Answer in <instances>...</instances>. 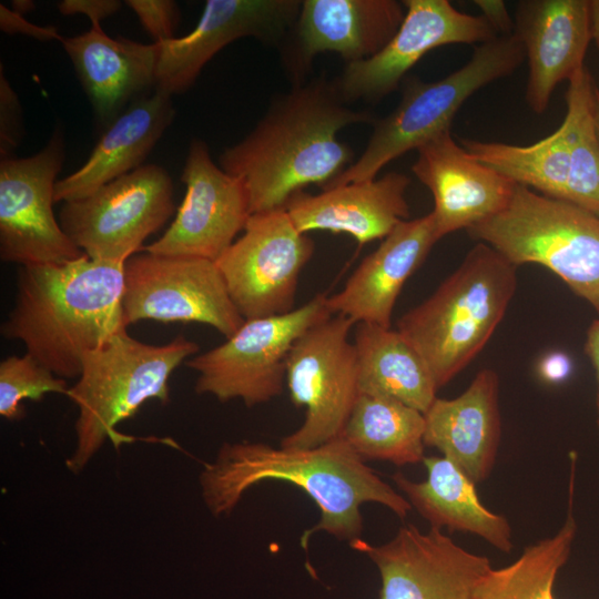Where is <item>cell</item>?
Segmentation results:
<instances>
[{"label": "cell", "instance_id": "6da1fadb", "mask_svg": "<svg viewBox=\"0 0 599 599\" xmlns=\"http://www.w3.org/2000/svg\"><path fill=\"white\" fill-rule=\"evenodd\" d=\"M374 121L343 99L334 80L318 77L277 97L219 165L243 182L252 214L283 209L295 193L312 184L323 190L353 163L352 149L338 140L342 129Z\"/></svg>", "mask_w": 599, "mask_h": 599}, {"label": "cell", "instance_id": "7a4b0ae2", "mask_svg": "<svg viewBox=\"0 0 599 599\" xmlns=\"http://www.w3.org/2000/svg\"><path fill=\"white\" fill-rule=\"evenodd\" d=\"M265 480L291 483L318 506L319 521L301 538L304 549L318 531L349 542L359 539L365 502H378L399 518L412 510L342 437L313 448L225 443L200 475L202 497L214 516L230 514L248 488Z\"/></svg>", "mask_w": 599, "mask_h": 599}, {"label": "cell", "instance_id": "3957f363", "mask_svg": "<svg viewBox=\"0 0 599 599\" xmlns=\"http://www.w3.org/2000/svg\"><path fill=\"white\" fill-rule=\"evenodd\" d=\"M123 286L124 263L85 254L61 264L21 266L1 334L21 341L57 376L79 377L85 354L126 331Z\"/></svg>", "mask_w": 599, "mask_h": 599}, {"label": "cell", "instance_id": "277c9868", "mask_svg": "<svg viewBox=\"0 0 599 599\" xmlns=\"http://www.w3.org/2000/svg\"><path fill=\"white\" fill-rule=\"evenodd\" d=\"M517 266L479 242L424 302L402 315L397 331L425 362L437 389L484 348L517 286Z\"/></svg>", "mask_w": 599, "mask_h": 599}, {"label": "cell", "instance_id": "5b68a950", "mask_svg": "<svg viewBox=\"0 0 599 599\" xmlns=\"http://www.w3.org/2000/svg\"><path fill=\"white\" fill-rule=\"evenodd\" d=\"M197 351L199 345L183 335L150 345L125 331L85 354L78 382L67 394L79 408L75 448L67 467L80 473L108 439L115 448L130 441L115 426L150 399L166 404L171 374Z\"/></svg>", "mask_w": 599, "mask_h": 599}, {"label": "cell", "instance_id": "8992f818", "mask_svg": "<svg viewBox=\"0 0 599 599\" xmlns=\"http://www.w3.org/2000/svg\"><path fill=\"white\" fill-rule=\"evenodd\" d=\"M525 59L524 47L512 33L477 45L465 65L441 80L406 77L399 103L372 123L362 155L323 190L373 180L390 161L450 131L455 115L471 95L511 74Z\"/></svg>", "mask_w": 599, "mask_h": 599}, {"label": "cell", "instance_id": "52a82bcc", "mask_svg": "<svg viewBox=\"0 0 599 599\" xmlns=\"http://www.w3.org/2000/svg\"><path fill=\"white\" fill-rule=\"evenodd\" d=\"M466 231L517 267L545 266L599 316L598 215L516 184L504 210Z\"/></svg>", "mask_w": 599, "mask_h": 599}, {"label": "cell", "instance_id": "ba28073f", "mask_svg": "<svg viewBox=\"0 0 599 599\" xmlns=\"http://www.w3.org/2000/svg\"><path fill=\"white\" fill-rule=\"evenodd\" d=\"M327 296L317 294L290 313L245 319L226 341L185 364L197 373L195 392L222 403L241 399L247 407L267 403L283 392L286 359L295 341L328 318Z\"/></svg>", "mask_w": 599, "mask_h": 599}, {"label": "cell", "instance_id": "9c48e42d", "mask_svg": "<svg viewBox=\"0 0 599 599\" xmlns=\"http://www.w3.org/2000/svg\"><path fill=\"white\" fill-rule=\"evenodd\" d=\"M174 210L169 172L158 164H143L85 197L64 202L58 220L90 258L125 263Z\"/></svg>", "mask_w": 599, "mask_h": 599}, {"label": "cell", "instance_id": "30bf717a", "mask_svg": "<svg viewBox=\"0 0 599 599\" xmlns=\"http://www.w3.org/2000/svg\"><path fill=\"white\" fill-rule=\"evenodd\" d=\"M356 324L332 315L305 331L286 359L291 400L305 407L303 424L282 447L313 448L341 437L359 395L358 366L349 333Z\"/></svg>", "mask_w": 599, "mask_h": 599}, {"label": "cell", "instance_id": "8fae6325", "mask_svg": "<svg viewBox=\"0 0 599 599\" xmlns=\"http://www.w3.org/2000/svg\"><path fill=\"white\" fill-rule=\"evenodd\" d=\"M315 251L287 211L252 214L243 234L215 262L230 296L245 319L295 309L300 275Z\"/></svg>", "mask_w": 599, "mask_h": 599}, {"label": "cell", "instance_id": "7c38bea8", "mask_svg": "<svg viewBox=\"0 0 599 599\" xmlns=\"http://www.w3.org/2000/svg\"><path fill=\"white\" fill-rule=\"evenodd\" d=\"M122 311L126 327L142 319L196 322L226 338L245 322L214 261L148 252L124 263Z\"/></svg>", "mask_w": 599, "mask_h": 599}, {"label": "cell", "instance_id": "4fadbf2b", "mask_svg": "<svg viewBox=\"0 0 599 599\" xmlns=\"http://www.w3.org/2000/svg\"><path fill=\"white\" fill-rule=\"evenodd\" d=\"M65 158L63 133L57 128L38 153L0 160V257L21 266L61 264L84 253L57 220L54 186Z\"/></svg>", "mask_w": 599, "mask_h": 599}, {"label": "cell", "instance_id": "5bb4252c", "mask_svg": "<svg viewBox=\"0 0 599 599\" xmlns=\"http://www.w3.org/2000/svg\"><path fill=\"white\" fill-rule=\"evenodd\" d=\"M404 19L373 57L346 64L334 81L343 99L377 103L394 92L429 51L447 44H481L498 37L483 16L457 10L448 0H405Z\"/></svg>", "mask_w": 599, "mask_h": 599}, {"label": "cell", "instance_id": "9a60e30c", "mask_svg": "<svg viewBox=\"0 0 599 599\" xmlns=\"http://www.w3.org/2000/svg\"><path fill=\"white\" fill-rule=\"evenodd\" d=\"M181 180L186 191L175 219L144 250L216 262L252 215L247 191L238 177L214 163L207 144L196 138L190 143Z\"/></svg>", "mask_w": 599, "mask_h": 599}, {"label": "cell", "instance_id": "2e32d148", "mask_svg": "<svg viewBox=\"0 0 599 599\" xmlns=\"http://www.w3.org/2000/svg\"><path fill=\"white\" fill-rule=\"evenodd\" d=\"M366 555L380 576L379 599H474L477 583L491 568L486 556L458 546L440 529L400 527L388 542H349Z\"/></svg>", "mask_w": 599, "mask_h": 599}, {"label": "cell", "instance_id": "e0dca14e", "mask_svg": "<svg viewBox=\"0 0 599 599\" xmlns=\"http://www.w3.org/2000/svg\"><path fill=\"white\" fill-rule=\"evenodd\" d=\"M301 6L297 0H207L190 33L159 43L155 90L171 97L186 91L203 67L237 39L280 44L294 28Z\"/></svg>", "mask_w": 599, "mask_h": 599}, {"label": "cell", "instance_id": "ac0fdd59", "mask_svg": "<svg viewBox=\"0 0 599 599\" xmlns=\"http://www.w3.org/2000/svg\"><path fill=\"white\" fill-rule=\"evenodd\" d=\"M404 16L396 0H303L288 34L286 68L300 84L319 53L335 52L346 64L368 59L389 42Z\"/></svg>", "mask_w": 599, "mask_h": 599}, {"label": "cell", "instance_id": "d6986e66", "mask_svg": "<svg viewBox=\"0 0 599 599\" xmlns=\"http://www.w3.org/2000/svg\"><path fill=\"white\" fill-rule=\"evenodd\" d=\"M417 154L412 171L433 195L439 238L498 214L514 193V182L471 158L450 131L419 146Z\"/></svg>", "mask_w": 599, "mask_h": 599}, {"label": "cell", "instance_id": "ffe728a7", "mask_svg": "<svg viewBox=\"0 0 599 599\" xmlns=\"http://www.w3.org/2000/svg\"><path fill=\"white\" fill-rule=\"evenodd\" d=\"M514 34L528 61L526 102L542 114L556 87L581 69L591 39L589 0H525Z\"/></svg>", "mask_w": 599, "mask_h": 599}, {"label": "cell", "instance_id": "44dd1931", "mask_svg": "<svg viewBox=\"0 0 599 599\" xmlns=\"http://www.w3.org/2000/svg\"><path fill=\"white\" fill-rule=\"evenodd\" d=\"M432 213L400 222L355 268L326 303L333 315L355 324L390 328L393 309L407 280L439 241Z\"/></svg>", "mask_w": 599, "mask_h": 599}, {"label": "cell", "instance_id": "7402d4cb", "mask_svg": "<svg viewBox=\"0 0 599 599\" xmlns=\"http://www.w3.org/2000/svg\"><path fill=\"white\" fill-rule=\"evenodd\" d=\"M409 184L406 174L389 172L316 194L300 191L284 209L303 233H345L363 245L385 238L400 222L408 220L406 191Z\"/></svg>", "mask_w": 599, "mask_h": 599}, {"label": "cell", "instance_id": "603a6c76", "mask_svg": "<svg viewBox=\"0 0 599 599\" xmlns=\"http://www.w3.org/2000/svg\"><path fill=\"white\" fill-rule=\"evenodd\" d=\"M92 104L97 120L109 126L126 108L155 89L160 44L109 37L101 23L60 41Z\"/></svg>", "mask_w": 599, "mask_h": 599}, {"label": "cell", "instance_id": "cb8c5ba5", "mask_svg": "<svg viewBox=\"0 0 599 599\" xmlns=\"http://www.w3.org/2000/svg\"><path fill=\"white\" fill-rule=\"evenodd\" d=\"M499 379L481 369L459 396L433 402L425 417V446L435 447L474 484L490 475L500 441Z\"/></svg>", "mask_w": 599, "mask_h": 599}, {"label": "cell", "instance_id": "d4e9b609", "mask_svg": "<svg viewBox=\"0 0 599 599\" xmlns=\"http://www.w3.org/2000/svg\"><path fill=\"white\" fill-rule=\"evenodd\" d=\"M174 116L172 97L160 90L130 104L105 129L84 164L57 181L54 203L85 197L142 166Z\"/></svg>", "mask_w": 599, "mask_h": 599}, {"label": "cell", "instance_id": "484cf974", "mask_svg": "<svg viewBox=\"0 0 599 599\" xmlns=\"http://www.w3.org/2000/svg\"><path fill=\"white\" fill-rule=\"evenodd\" d=\"M427 470L424 481H413L396 473L393 480L406 495L412 508L432 528L446 527L449 531L476 535L504 552L512 548L511 528L507 518L487 509L479 500L475 485L449 459L425 457Z\"/></svg>", "mask_w": 599, "mask_h": 599}, {"label": "cell", "instance_id": "4316f807", "mask_svg": "<svg viewBox=\"0 0 599 599\" xmlns=\"http://www.w3.org/2000/svg\"><path fill=\"white\" fill-rule=\"evenodd\" d=\"M353 343L359 394L394 398L423 414L428 410L438 389L423 358L397 329L359 323Z\"/></svg>", "mask_w": 599, "mask_h": 599}, {"label": "cell", "instance_id": "83f0119b", "mask_svg": "<svg viewBox=\"0 0 599 599\" xmlns=\"http://www.w3.org/2000/svg\"><path fill=\"white\" fill-rule=\"evenodd\" d=\"M424 414L399 400L359 394L341 437L364 460L423 461Z\"/></svg>", "mask_w": 599, "mask_h": 599}, {"label": "cell", "instance_id": "f1b7e54d", "mask_svg": "<svg viewBox=\"0 0 599 599\" xmlns=\"http://www.w3.org/2000/svg\"><path fill=\"white\" fill-rule=\"evenodd\" d=\"M461 146L515 184L568 202L572 161L569 130L564 121L551 134L529 145L465 139Z\"/></svg>", "mask_w": 599, "mask_h": 599}, {"label": "cell", "instance_id": "f546056e", "mask_svg": "<svg viewBox=\"0 0 599 599\" xmlns=\"http://www.w3.org/2000/svg\"><path fill=\"white\" fill-rule=\"evenodd\" d=\"M575 461L573 458L569 508L561 528L552 537L528 546L510 565L490 568L477 583L474 599H555V580L569 559L577 534L571 506Z\"/></svg>", "mask_w": 599, "mask_h": 599}, {"label": "cell", "instance_id": "4dcf8cb0", "mask_svg": "<svg viewBox=\"0 0 599 599\" xmlns=\"http://www.w3.org/2000/svg\"><path fill=\"white\" fill-rule=\"evenodd\" d=\"M566 93L567 124L571 149L568 203L599 216V136L597 85L583 65L570 79Z\"/></svg>", "mask_w": 599, "mask_h": 599}, {"label": "cell", "instance_id": "1f68e13d", "mask_svg": "<svg viewBox=\"0 0 599 599\" xmlns=\"http://www.w3.org/2000/svg\"><path fill=\"white\" fill-rule=\"evenodd\" d=\"M64 378L57 376L35 358L26 353L10 356L0 363V415L9 420L24 415L22 402H40L48 393L67 395Z\"/></svg>", "mask_w": 599, "mask_h": 599}, {"label": "cell", "instance_id": "d6a6232c", "mask_svg": "<svg viewBox=\"0 0 599 599\" xmlns=\"http://www.w3.org/2000/svg\"><path fill=\"white\" fill-rule=\"evenodd\" d=\"M144 29L160 43L175 38L179 22V9L172 0H126Z\"/></svg>", "mask_w": 599, "mask_h": 599}, {"label": "cell", "instance_id": "836d02e7", "mask_svg": "<svg viewBox=\"0 0 599 599\" xmlns=\"http://www.w3.org/2000/svg\"><path fill=\"white\" fill-rule=\"evenodd\" d=\"M23 136L19 99L0 68V158L13 155Z\"/></svg>", "mask_w": 599, "mask_h": 599}, {"label": "cell", "instance_id": "e575fe53", "mask_svg": "<svg viewBox=\"0 0 599 599\" xmlns=\"http://www.w3.org/2000/svg\"><path fill=\"white\" fill-rule=\"evenodd\" d=\"M0 27L6 33H21L41 41L59 40L61 37L53 27H40L29 22L22 14L10 10L3 4L0 6Z\"/></svg>", "mask_w": 599, "mask_h": 599}, {"label": "cell", "instance_id": "d590c367", "mask_svg": "<svg viewBox=\"0 0 599 599\" xmlns=\"http://www.w3.org/2000/svg\"><path fill=\"white\" fill-rule=\"evenodd\" d=\"M120 8L121 2L118 0H63L58 4L62 14H85L91 23H101Z\"/></svg>", "mask_w": 599, "mask_h": 599}, {"label": "cell", "instance_id": "8d00e7d4", "mask_svg": "<svg viewBox=\"0 0 599 599\" xmlns=\"http://www.w3.org/2000/svg\"><path fill=\"white\" fill-rule=\"evenodd\" d=\"M475 3L481 10V16L487 19L498 35H510L514 33V22L504 1L477 0Z\"/></svg>", "mask_w": 599, "mask_h": 599}, {"label": "cell", "instance_id": "74e56055", "mask_svg": "<svg viewBox=\"0 0 599 599\" xmlns=\"http://www.w3.org/2000/svg\"><path fill=\"white\" fill-rule=\"evenodd\" d=\"M571 369V359L561 352L548 354L539 365L541 377L550 383H560L567 379Z\"/></svg>", "mask_w": 599, "mask_h": 599}, {"label": "cell", "instance_id": "f35d334b", "mask_svg": "<svg viewBox=\"0 0 599 599\" xmlns=\"http://www.w3.org/2000/svg\"><path fill=\"white\" fill-rule=\"evenodd\" d=\"M583 349L596 374V413L597 426L599 428V318H596L588 327Z\"/></svg>", "mask_w": 599, "mask_h": 599}, {"label": "cell", "instance_id": "ab89813d", "mask_svg": "<svg viewBox=\"0 0 599 599\" xmlns=\"http://www.w3.org/2000/svg\"><path fill=\"white\" fill-rule=\"evenodd\" d=\"M591 39L599 49V0H589Z\"/></svg>", "mask_w": 599, "mask_h": 599}, {"label": "cell", "instance_id": "60d3db41", "mask_svg": "<svg viewBox=\"0 0 599 599\" xmlns=\"http://www.w3.org/2000/svg\"><path fill=\"white\" fill-rule=\"evenodd\" d=\"M34 3L30 0H14L12 1V9L14 12L22 14L32 10Z\"/></svg>", "mask_w": 599, "mask_h": 599}, {"label": "cell", "instance_id": "b9f144b4", "mask_svg": "<svg viewBox=\"0 0 599 599\" xmlns=\"http://www.w3.org/2000/svg\"><path fill=\"white\" fill-rule=\"evenodd\" d=\"M596 122H597V131L599 136V94H598V88H597V111H596Z\"/></svg>", "mask_w": 599, "mask_h": 599}, {"label": "cell", "instance_id": "7bdbcfd3", "mask_svg": "<svg viewBox=\"0 0 599 599\" xmlns=\"http://www.w3.org/2000/svg\"><path fill=\"white\" fill-rule=\"evenodd\" d=\"M597 88H598V94H599V87H597Z\"/></svg>", "mask_w": 599, "mask_h": 599}]
</instances>
